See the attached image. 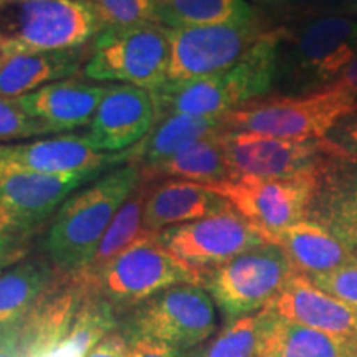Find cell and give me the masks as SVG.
Segmentation results:
<instances>
[{
    "instance_id": "6da1fadb",
    "label": "cell",
    "mask_w": 357,
    "mask_h": 357,
    "mask_svg": "<svg viewBox=\"0 0 357 357\" xmlns=\"http://www.w3.org/2000/svg\"><path fill=\"white\" fill-rule=\"evenodd\" d=\"M280 30L265 32L236 63L207 77L166 82L151 91L155 124L174 114L220 116L260 100L276 78Z\"/></svg>"
},
{
    "instance_id": "7a4b0ae2",
    "label": "cell",
    "mask_w": 357,
    "mask_h": 357,
    "mask_svg": "<svg viewBox=\"0 0 357 357\" xmlns=\"http://www.w3.org/2000/svg\"><path fill=\"white\" fill-rule=\"evenodd\" d=\"M141 184V167L126 164L61 204L48 230L50 263L60 275L82 271L129 195Z\"/></svg>"
},
{
    "instance_id": "3957f363",
    "label": "cell",
    "mask_w": 357,
    "mask_h": 357,
    "mask_svg": "<svg viewBox=\"0 0 357 357\" xmlns=\"http://www.w3.org/2000/svg\"><path fill=\"white\" fill-rule=\"evenodd\" d=\"M105 29L88 0H7L0 7L3 56L78 50Z\"/></svg>"
},
{
    "instance_id": "277c9868",
    "label": "cell",
    "mask_w": 357,
    "mask_h": 357,
    "mask_svg": "<svg viewBox=\"0 0 357 357\" xmlns=\"http://www.w3.org/2000/svg\"><path fill=\"white\" fill-rule=\"evenodd\" d=\"M356 55L357 20L326 17L291 35L280 30L276 78L287 96L310 95L333 86Z\"/></svg>"
},
{
    "instance_id": "5b68a950",
    "label": "cell",
    "mask_w": 357,
    "mask_h": 357,
    "mask_svg": "<svg viewBox=\"0 0 357 357\" xmlns=\"http://www.w3.org/2000/svg\"><path fill=\"white\" fill-rule=\"evenodd\" d=\"M204 275L162 247L158 234L147 231L95 276L78 283L86 296L101 298L114 307H136L177 284L202 287Z\"/></svg>"
},
{
    "instance_id": "8992f818",
    "label": "cell",
    "mask_w": 357,
    "mask_h": 357,
    "mask_svg": "<svg viewBox=\"0 0 357 357\" xmlns=\"http://www.w3.org/2000/svg\"><path fill=\"white\" fill-rule=\"evenodd\" d=\"M169 29L155 22L106 26L93 40L84 77L154 91L169 82Z\"/></svg>"
},
{
    "instance_id": "52a82bcc",
    "label": "cell",
    "mask_w": 357,
    "mask_h": 357,
    "mask_svg": "<svg viewBox=\"0 0 357 357\" xmlns=\"http://www.w3.org/2000/svg\"><path fill=\"white\" fill-rule=\"evenodd\" d=\"M357 106L356 98L336 86L301 96L255 100L223 116L229 131L258 132L281 139H324L342 116Z\"/></svg>"
},
{
    "instance_id": "ba28073f",
    "label": "cell",
    "mask_w": 357,
    "mask_h": 357,
    "mask_svg": "<svg viewBox=\"0 0 357 357\" xmlns=\"http://www.w3.org/2000/svg\"><path fill=\"white\" fill-rule=\"evenodd\" d=\"M294 273L283 248L265 243L205 271L202 288L230 321L261 311Z\"/></svg>"
},
{
    "instance_id": "9c48e42d",
    "label": "cell",
    "mask_w": 357,
    "mask_h": 357,
    "mask_svg": "<svg viewBox=\"0 0 357 357\" xmlns=\"http://www.w3.org/2000/svg\"><path fill=\"white\" fill-rule=\"evenodd\" d=\"M217 329L215 303L199 284H177L134 307L124 324L129 337L154 341L192 351Z\"/></svg>"
},
{
    "instance_id": "30bf717a",
    "label": "cell",
    "mask_w": 357,
    "mask_h": 357,
    "mask_svg": "<svg viewBox=\"0 0 357 357\" xmlns=\"http://www.w3.org/2000/svg\"><path fill=\"white\" fill-rule=\"evenodd\" d=\"M222 144L234 177H323L334 160H339L326 139L296 141L258 132L227 131Z\"/></svg>"
},
{
    "instance_id": "8fae6325",
    "label": "cell",
    "mask_w": 357,
    "mask_h": 357,
    "mask_svg": "<svg viewBox=\"0 0 357 357\" xmlns=\"http://www.w3.org/2000/svg\"><path fill=\"white\" fill-rule=\"evenodd\" d=\"M321 177L263 178L235 176L211 189L220 194L240 215L258 227L265 235L288 229L306 220Z\"/></svg>"
},
{
    "instance_id": "7c38bea8",
    "label": "cell",
    "mask_w": 357,
    "mask_h": 357,
    "mask_svg": "<svg viewBox=\"0 0 357 357\" xmlns=\"http://www.w3.org/2000/svg\"><path fill=\"white\" fill-rule=\"evenodd\" d=\"M159 242L200 271L220 266L248 250L268 243L263 231L235 208L158 231Z\"/></svg>"
},
{
    "instance_id": "4fadbf2b",
    "label": "cell",
    "mask_w": 357,
    "mask_h": 357,
    "mask_svg": "<svg viewBox=\"0 0 357 357\" xmlns=\"http://www.w3.org/2000/svg\"><path fill=\"white\" fill-rule=\"evenodd\" d=\"M263 33L257 20L169 30V79L185 82L229 68Z\"/></svg>"
},
{
    "instance_id": "5bb4252c",
    "label": "cell",
    "mask_w": 357,
    "mask_h": 357,
    "mask_svg": "<svg viewBox=\"0 0 357 357\" xmlns=\"http://www.w3.org/2000/svg\"><path fill=\"white\" fill-rule=\"evenodd\" d=\"M155 126V108L151 91L131 84L109 86L98 106L88 141L102 153H123L136 146Z\"/></svg>"
},
{
    "instance_id": "9a60e30c",
    "label": "cell",
    "mask_w": 357,
    "mask_h": 357,
    "mask_svg": "<svg viewBox=\"0 0 357 357\" xmlns=\"http://www.w3.org/2000/svg\"><path fill=\"white\" fill-rule=\"evenodd\" d=\"M102 171L42 174L0 160V199L30 229L47 220L73 190L93 181Z\"/></svg>"
},
{
    "instance_id": "2e32d148",
    "label": "cell",
    "mask_w": 357,
    "mask_h": 357,
    "mask_svg": "<svg viewBox=\"0 0 357 357\" xmlns=\"http://www.w3.org/2000/svg\"><path fill=\"white\" fill-rule=\"evenodd\" d=\"M131 158V147L123 153L98 151L86 136L48 137L20 144H0V160L15 164L29 171L42 174H73L106 171L111 166L126 162Z\"/></svg>"
},
{
    "instance_id": "e0dca14e",
    "label": "cell",
    "mask_w": 357,
    "mask_h": 357,
    "mask_svg": "<svg viewBox=\"0 0 357 357\" xmlns=\"http://www.w3.org/2000/svg\"><path fill=\"white\" fill-rule=\"evenodd\" d=\"M261 311L326 334L357 337V311L298 271Z\"/></svg>"
},
{
    "instance_id": "ac0fdd59",
    "label": "cell",
    "mask_w": 357,
    "mask_h": 357,
    "mask_svg": "<svg viewBox=\"0 0 357 357\" xmlns=\"http://www.w3.org/2000/svg\"><path fill=\"white\" fill-rule=\"evenodd\" d=\"M86 293L73 276L56 275L32 311L17 326L26 357H48L75 323Z\"/></svg>"
},
{
    "instance_id": "d6986e66",
    "label": "cell",
    "mask_w": 357,
    "mask_h": 357,
    "mask_svg": "<svg viewBox=\"0 0 357 357\" xmlns=\"http://www.w3.org/2000/svg\"><path fill=\"white\" fill-rule=\"evenodd\" d=\"M109 86L61 79L17 98L25 113L42 124L47 132L71 131L91 123Z\"/></svg>"
},
{
    "instance_id": "ffe728a7",
    "label": "cell",
    "mask_w": 357,
    "mask_h": 357,
    "mask_svg": "<svg viewBox=\"0 0 357 357\" xmlns=\"http://www.w3.org/2000/svg\"><path fill=\"white\" fill-rule=\"evenodd\" d=\"M229 200L213 192L211 187L195 182L167 178L154 182L147 195L142 225L146 231H158L167 227L182 225L231 211Z\"/></svg>"
},
{
    "instance_id": "44dd1931",
    "label": "cell",
    "mask_w": 357,
    "mask_h": 357,
    "mask_svg": "<svg viewBox=\"0 0 357 357\" xmlns=\"http://www.w3.org/2000/svg\"><path fill=\"white\" fill-rule=\"evenodd\" d=\"M268 243L283 248L298 271L314 276L357 260L354 248L333 235L321 223L306 218L266 236Z\"/></svg>"
},
{
    "instance_id": "7402d4cb",
    "label": "cell",
    "mask_w": 357,
    "mask_h": 357,
    "mask_svg": "<svg viewBox=\"0 0 357 357\" xmlns=\"http://www.w3.org/2000/svg\"><path fill=\"white\" fill-rule=\"evenodd\" d=\"M307 217L347 247H357V162L334 160L321 177Z\"/></svg>"
},
{
    "instance_id": "603a6c76",
    "label": "cell",
    "mask_w": 357,
    "mask_h": 357,
    "mask_svg": "<svg viewBox=\"0 0 357 357\" xmlns=\"http://www.w3.org/2000/svg\"><path fill=\"white\" fill-rule=\"evenodd\" d=\"M258 312L263 324L258 349L268 357H357V337L326 334Z\"/></svg>"
},
{
    "instance_id": "cb8c5ba5",
    "label": "cell",
    "mask_w": 357,
    "mask_h": 357,
    "mask_svg": "<svg viewBox=\"0 0 357 357\" xmlns=\"http://www.w3.org/2000/svg\"><path fill=\"white\" fill-rule=\"evenodd\" d=\"M229 129L223 123V116H169L155 124L144 139L131 147L129 164H137L139 167L151 166L172 158L195 142L222 136Z\"/></svg>"
},
{
    "instance_id": "d4e9b609",
    "label": "cell",
    "mask_w": 357,
    "mask_h": 357,
    "mask_svg": "<svg viewBox=\"0 0 357 357\" xmlns=\"http://www.w3.org/2000/svg\"><path fill=\"white\" fill-rule=\"evenodd\" d=\"M83 60L79 48L7 58L0 66V96L17 100L50 83L68 79L82 70Z\"/></svg>"
},
{
    "instance_id": "484cf974",
    "label": "cell",
    "mask_w": 357,
    "mask_h": 357,
    "mask_svg": "<svg viewBox=\"0 0 357 357\" xmlns=\"http://www.w3.org/2000/svg\"><path fill=\"white\" fill-rule=\"evenodd\" d=\"M223 136V134H222ZM222 136L208 137L174 154L160 162L141 167V177L144 181L158 178H177V181L195 182L207 187H213L234 177L225 149L222 144Z\"/></svg>"
},
{
    "instance_id": "4316f807",
    "label": "cell",
    "mask_w": 357,
    "mask_h": 357,
    "mask_svg": "<svg viewBox=\"0 0 357 357\" xmlns=\"http://www.w3.org/2000/svg\"><path fill=\"white\" fill-rule=\"evenodd\" d=\"M50 261L22 260L0 273V329L19 326L56 278Z\"/></svg>"
},
{
    "instance_id": "83f0119b",
    "label": "cell",
    "mask_w": 357,
    "mask_h": 357,
    "mask_svg": "<svg viewBox=\"0 0 357 357\" xmlns=\"http://www.w3.org/2000/svg\"><path fill=\"white\" fill-rule=\"evenodd\" d=\"M153 184L154 181H144L141 177V184L136 187V190L129 195L123 207L114 215L88 265L82 271L70 276H73L77 281L89 280L109 261H113L119 253L131 247L137 238L147 234L142 225V213H144V205Z\"/></svg>"
},
{
    "instance_id": "f1b7e54d",
    "label": "cell",
    "mask_w": 357,
    "mask_h": 357,
    "mask_svg": "<svg viewBox=\"0 0 357 357\" xmlns=\"http://www.w3.org/2000/svg\"><path fill=\"white\" fill-rule=\"evenodd\" d=\"M255 20L247 0H159L154 22L169 30Z\"/></svg>"
},
{
    "instance_id": "f546056e",
    "label": "cell",
    "mask_w": 357,
    "mask_h": 357,
    "mask_svg": "<svg viewBox=\"0 0 357 357\" xmlns=\"http://www.w3.org/2000/svg\"><path fill=\"white\" fill-rule=\"evenodd\" d=\"M116 326V307L101 298L86 296L68 334L48 357H86Z\"/></svg>"
},
{
    "instance_id": "4dcf8cb0",
    "label": "cell",
    "mask_w": 357,
    "mask_h": 357,
    "mask_svg": "<svg viewBox=\"0 0 357 357\" xmlns=\"http://www.w3.org/2000/svg\"><path fill=\"white\" fill-rule=\"evenodd\" d=\"M260 312L227 321L215 337L200 349L190 352L192 357H257L261 337Z\"/></svg>"
},
{
    "instance_id": "1f68e13d",
    "label": "cell",
    "mask_w": 357,
    "mask_h": 357,
    "mask_svg": "<svg viewBox=\"0 0 357 357\" xmlns=\"http://www.w3.org/2000/svg\"><path fill=\"white\" fill-rule=\"evenodd\" d=\"M106 26H128L154 22L159 0H88Z\"/></svg>"
},
{
    "instance_id": "d6a6232c",
    "label": "cell",
    "mask_w": 357,
    "mask_h": 357,
    "mask_svg": "<svg viewBox=\"0 0 357 357\" xmlns=\"http://www.w3.org/2000/svg\"><path fill=\"white\" fill-rule=\"evenodd\" d=\"M40 134H47V129L30 118L19 101L0 96V139H25Z\"/></svg>"
},
{
    "instance_id": "836d02e7",
    "label": "cell",
    "mask_w": 357,
    "mask_h": 357,
    "mask_svg": "<svg viewBox=\"0 0 357 357\" xmlns=\"http://www.w3.org/2000/svg\"><path fill=\"white\" fill-rule=\"evenodd\" d=\"M307 278L324 293L331 294L357 311V260Z\"/></svg>"
},
{
    "instance_id": "e575fe53",
    "label": "cell",
    "mask_w": 357,
    "mask_h": 357,
    "mask_svg": "<svg viewBox=\"0 0 357 357\" xmlns=\"http://www.w3.org/2000/svg\"><path fill=\"white\" fill-rule=\"evenodd\" d=\"M324 139L339 160L357 162V106L334 124Z\"/></svg>"
},
{
    "instance_id": "d590c367",
    "label": "cell",
    "mask_w": 357,
    "mask_h": 357,
    "mask_svg": "<svg viewBox=\"0 0 357 357\" xmlns=\"http://www.w3.org/2000/svg\"><path fill=\"white\" fill-rule=\"evenodd\" d=\"M128 341L131 357H189V351L176 349L149 337H129Z\"/></svg>"
},
{
    "instance_id": "8d00e7d4",
    "label": "cell",
    "mask_w": 357,
    "mask_h": 357,
    "mask_svg": "<svg viewBox=\"0 0 357 357\" xmlns=\"http://www.w3.org/2000/svg\"><path fill=\"white\" fill-rule=\"evenodd\" d=\"M33 229H30L22 218L12 211L8 205L0 199V242L2 240L20 238V236H29Z\"/></svg>"
},
{
    "instance_id": "74e56055",
    "label": "cell",
    "mask_w": 357,
    "mask_h": 357,
    "mask_svg": "<svg viewBox=\"0 0 357 357\" xmlns=\"http://www.w3.org/2000/svg\"><path fill=\"white\" fill-rule=\"evenodd\" d=\"M86 357H131V347L123 333L114 331L98 342Z\"/></svg>"
},
{
    "instance_id": "f35d334b",
    "label": "cell",
    "mask_w": 357,
    "mask_h": 357,
    "mask_svg": "<svg viewBox=\"0 0 357 357\" xmlns=\"http://www.w3.org/2000/svg\"><path fill=\"white\" fill-rule=\"evenodd\" d=\"M26 248H29L26 247V236L2 240L0 242V273L24 260L26 252H29Z\"/></svg>"
},
{
    "instance_id": "ab89813d",
    "label": "cell",
    "mask_w": 357,
    "mask_h": 357,
    "mask_svg": "<svg viewBox=\"0 0 357 357\" xmlns=\"http://www.w3.org/2000/svg\"><path fill=\"white\" fill-rule=\"evenodd\" d=\"M0 357H26L17 326L0 329Z\"/></svg>"
},
{
    "instance_id": "60d3db41",
    "label": "cell",
    "mask_w": 357,
    "mask_h": 357,
    "mask_svg": "<svg viewBox=\"0 0 357 357\" xmlns=\"http://www.w3.org/2000/svg\"><path fill=\"white\" fill-rule=\"evenodd\" d=\"M333 86L342 89L357 100V55L352 58L351 63L347 65V68L342 71V75Z\"/></svg>"
},
{
    "instance_id": "b9f144b4",
    "label": "cell",
    "mask_w": 357,
    "mask_h": 357,
    "mask_svg": "<svg viewBox=\"0 0 357 357\" xmlns=\"http://www.w3.org/2000/svg\"><path fill=\"white\" fill-rule=\"evenodd\" d=\"M253 2H258V3H281V2H288V0H253Z\"/></svg>"
},
{
    "instance_id": "7bdbcfd3",
    "label": "cell",
    "mask_w": 357,
    "mask_h": 357,
    "mask_svg": "<svg viewBox=\"0 0 357 357\" xmlns=\"http://www.w3.org/2000/svg\"><path fill=\"white\" fill-rule=\"evenodd\" d=\"M3 61H6V56H3V52H2V43H0V66L3 65Z\"/></svg>"
},
{
    "instance_id": "ee69618b",
    "label": "cell",
    "mask_w": 357,
    "mask_h": 357,
    "mask_svg": "<svg viewBox=\"0 0 357 357\" xmlns=\"http://www.w3.org/2000/svg\"><path fill=\"white\" fill-rule=\"evenodd\" d=\"M257 357H268V354H265V352H263V351H260V349H258V354H257Z\"/></svg>"
},
{
    "instance_id": "f6af8a7d",
    "label": "cell",
    "mask_w": 357,
    "mask_h": 357,
    "mask_svg": "<svg viewBox=\"0 0 357 357\" xmlns=\"http://www.w3.org/2000/svg\"><path fill=\"white\" fill-rule=\"evenodd\" d=\"M6 2H7V0H0V7H2Z\"/></svg>"
},
{
    "instance_id": "bcb514c9",
    "label": "cell",
    "mask_w": 357,
    "mask_h": 357,
    "mask_svg": "<svg viewBox=\"0 0 357 357\" xmlns=\"http://www.w3.org/2000/svg\"><path fill=\"white\" fill-rule=\"evenodd\" d=\"M354 253H356V257H357V247H354Z\"/></svg>"
},
{
    "instance_id": "7dc6e473",
    "label": "cell",
    "mask_w": 357,
    "mask_h": 357,
    "mask_svg": "<svg viewBox=\"0 0 357 357\" xmlns=\"http://www.w3.org/2000/svg\"><path fill=\"white\" fill-rule=\"evenodd\" d=\"M189 357H192V356H190V351H189Z\"/></svg>"
}]
</instances>
